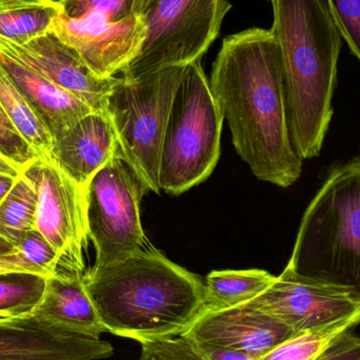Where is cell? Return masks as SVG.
Instances as JSON below:
<instances>
[{
    "label": "cell",
    "mask_w": 360,
    "mask_h": 360,
    "mask_svg": "<svg viewBox=\"0 0 360 360\" xmlns=\"http://www.w3.org/2000/svg\"><path fill=\"white\" fill-rule=\"evenodd\" d=\"M209 84L233 145L253 174L281 188L295 184L304 160L290 137L283 60L271 29L226 36Z\"/></svg>",
    "instance_id": "cell-1"
},
{
    "label": "cell",
    "mask_w": 360,
    "mask_h": 360,
    "mask_svg": "<svg viewBox=\"0 0 360 360\" xmlns=\"http://www.w3.org/2000/svg\"><path fill=\"white\" fill-rule=\"evenodd\" d=\"M84 283L107 333L139 344L182 335L205 310L200 277L149 247L95 264Z\"/></svg>",
    "instance_id": "cell-2"
},
{
    "label": "cell",
    "mask_w": 360,
    "mask_h": 360,
    "mask_svg": "<svg viewBox=\"0 0 360 360\" xmlns=\"http://www.w3.org/2000/svg\"><path fill=\"white\" fill-rule=\"evenodd\" d=\"M271 31L283 60L290 137L302 160L317 158L327 136L342 39L327 0H269Z\"/></svg>",
    "instance_id": "cell-3"
},
{
    "label": "cell",
    "mask_w": 360,
    "mask_h": 360,
    "mask_svg": "<svg viewBox=\"0 0 360 360\" xmlns=\"http://www.w3.org/2000/svg\"><path fill=\"white\" fill-rule=\"evenodd\" d=\"M285 268L360 297V158L328 175L302 216Z\"/></svg>",
    "instance_id": "cell-4"
},
{
    "label": "cell",
    "mask_w": 360,
    "mask_h": 360,
    "mask_svg": "<svg viewBox=\"0 0 360 360\" xmlns=\"http://www.w3.org/2000/svg\"><path fill=\"white\" fill-rule=\"evenodd\" d=\"M224 116L201 60L186 65L160 152V190L180 195L205 181L220 155Z\"/></svg>",
    "instance_id": "cell-5"
},
{
    "label": "cell",
    "mask_w": 360,
    "mask_h": 360,
    "mask_svg": "<svg viewBox=\"0 0 360 360\" xmlns=\"http://www.w3.org/2000/svg\"><path fill=\"white\" fill-rule=\"evenodd\" d=\"M184 69L165 68L134 78L120 76L105 108L120 154L155 193L160 192L162 141Z\"/></svg>",
    "instance_id": "cell-6"
},
{
    "label": "cell",
    "mask_w": 360,
    "mask_h": 360,
    "mask_svg": "<svg viewBox=\"0 0 360 360\" xmlns=\"http://www.w3.org/2000/svg\"><path fill=\"white\" fill-rule=\"evenodd\" d=\"M231 8L229 0H156L143 14L147 35L141 53L122 76L139 77L201 60Z\"/></svg>",
    "instance_id": "cell-7"
},
{
    "label": "cell",
    "mask_w": 360,
    "mask_h": 360,
    "mask_svg": "<svg viewBox=\"0 0 360 360\" xmlns=\"http://www.w3.org/2000/svg\"><path fill=\"white\" fill-rule=\"evenodd\" d=\"M149 191L122 155L112 158L86 186L89 239L95 264H114L151 247L141 219V201Z\"/></svg>",
    "instance_id": "cell-8"
},
{
    "label": "cell",
    "mask_w": 360,
    "mask_h": 360,
    "mask_svg": "<svg viewBox=\"0 0 360 360\" xmlns=\"http://www.w3.org/2000/svg\"><path fill=\"white\" fill-rule=\"evenodd\" d=\"M23 173L37 191L36 230L60 257L57 274L84 275L88 245L86 188L69 176L54 160L36 158ZM55 275V274H54Z\"/></svg>",
    "instance_id": "cell-9"
},
{
    "label": "cell",
    "mask_w": 360,
    "mask_h": 360,
    "mask_svg": "<svg viewBox=\"0 0 360 360\" xmlns=\"http://www.w3.org/2000/svg\"><path fill=\"white\" fill-rule=\"evenodd\" d=\"M241 306L266 313L300 333L359 311L360 297L285 268L260 295Z\"/></svg>",
    "instance_id": "cell-10"
},
{
    "label": "cell",
    "mask_w": 360,
    "mask_h": 360,
    "mask_svg": "<svg viewBox=\"0 0 360 360\" xmlns=\"http://www.w3.org/2000/svg\"><path fill=\"white\" fill-rule=\"evenodd\" d=\"M53 33L71 46L103 78L116 77L139 56L147 35L143 15L117 22L95 14L71 18L61 14Z\"/></svg>",
    "instance_id": "cell-11"
},
{
    "label": "cell",
    "mask_w": 360,
    "mask_h": 360,
    "mask_svg": "<svg viewBox=\"0 0 360 360\" xmlns=\"http://www.w3.org/2000/svg\"><path fill=\"white\" fill-rule=\"evenodd\" d=\"M113 353L109 342L57 327L33 313L0 319V360H99Z\"/></svg>",
    "instance_id": "cell-12"
},
{
    "label": "cell",
    "mask_w": 360,
    "mask_h": 360,
    "mask_svg": "<svg viewBox=\"0 0 360 360\" xmlns=\"http://www.w3.org/2000/svg\"><path fill=\"white\" fill-rule=\"evenodd\" d=\"M0 49L86 103L94 111L105 112L117 76L97 75L82 57L53 32L25 46L0 40Z\"/></svg>",
    "instance_id": "cell-13"
},
{
    "label": "cell",
    "mask_w": 360,
    "mask_h": 360,
    "mask_svg": "<svg viewBox=\"0 0 360 360\" xmlns=\"http://www.w3.org/2000/svg\"><path fill=\"white\" fill-rule=\"evenodd\" d=\"M295 334L283 321L266 313L238 306L203 311L182 335L260 359Z\"/></svg>",
    "instance_id": "cell-14"
},
{
    "label": "cell",
    "mask_w": 360,
    "mask_h": 360,
    "mask_svg": "<svg viewBox=\"0 0 360 360\" xmlns=\"http://www.w3.org/2000/svg\"><path fill=\"white\" fill-rule=\"evenodd\" d=\"M120 154L113 124L103 111L91 112L55 139L52 152L57 165L84 188L103 167Z\"/></svg>",
    "instance_id": "cell-15"
},
{
    "label": "cell",
    "mask_w": 360,
    "mask_h": 360,
    "mask_svg": "<svg viewBox=\"0 0 360 360\" xmlns=\"http://www.w3.org/2000/svg\"><path fill=\"white\" fill-rule=\"evenodd\" d=\"M0 65L37 110L55 139L94 111L86 103L0 49Z\"/></svg>",
    "instance_id": "cell-16"
},
{
    "label": "cell",
    "mask_w": 360,
    "mask_h": 360,
    "mask_svg": "<svg viewBox=\"0 0 360 360\" xmlns=\"http://www.w3.org/2000/svg\"><path fill=\"white\" fill-rule=\"evenodd\" d=\"M34 315L69 331L101 338L105 333L84 283V275L46 277L44 295Z\"/></svg>",
    "instance_id": "cell-17"
},
{
    "label": "cell",
    "mask_w": 360,
    "mask_h": 360,
    "mask_svg": "<svg viewBox=\"0 0 360 360\" xmlns=\"http://www.w3.org/2000/svg\"><path fill=\"white\" fill-rule=\"evenodd\" d=\"M61 14L54 0H0V40L25 46L52 32Z\"/></svg>",
    "instance_id": "cell-18"
},
{
    "label": "cell",
    "mask_w": 360,
    "mask_h": 360,
    "mask_svg": "<svg viewBox=\"0 0 360 360\" xmlns=\"http://www.w3.org/2000/svg\"><path fill=\"white\" fill-rule=\"evenodd\" d=\"M0 108L36 158L53 160L54 137L37 110L0 65Z\"/></svg>",
    "instance_id": "cell-19"
},
{
    "label": "cell",
    "mask_w": 360,
    "mask_h": 360,
    "mask_svg": "<svg viewBox=\"0 0 360 360\" xmlns=\"http://www.w3.org/2000/svg\"><path fill=\"white\" fill-rule=\"evenodd\" d=\"M275 277L258 269L212 271L205 277V310H222L247 304L260 295Z\"/></svg>",
    "instance_id": "cell-20"
},
{
    "label": "cell",
    "mask_w": 360,
    "mask_h": 360,
    "mask_svg": "<svg viewBox=\"0 0 360 360\" xmlns=\"http://www.w3.org/2000/svg\"><path fill=\"white\" fill-rule=\"evenodd\" d=\"M360 325V310L331 323L296 333L259 360H315L344 334Z\"/></svg>",
    "instance_id": "cell-21"
},
{
    "label": "cell",
    "mask_w": 360,
    "mask_h": 360,
    "mask_svg": "<svg viewBox=\"0 0 360 360\" xmlns=\"http://www.w3.org/2000/svg\"><path fill=\"white\" fill-rule=\"evenodd\" d=\"M37 191L25 173H20L10 192L0 202V238L17 247L36 230Z\"/></svg>",
    "instance_id": "cell-22"
},
{
    "label": "cell",
    "mask_w": 360,
    "mask_h": 360,
    "mask_svg": "<svg viewBox=\"0 0 360 360\" xmlns=\"http://www.w3.org/2000/svg\"><path fill=\"white\" fill-rule=\"evenodd\" d=\"M46 278L30 274L0 275V319L32 314L44 295Z\"/></svg>",
    "instance_id": "cell-23"
},
{
    "label": "cell",
    "mask_w": 360,
    "mask_h": 360,
    "mask_svg": "<svg viewBox=\"0 0 360 360\" xmlns=\"http://www.w3.org/2000/svg\"><path fill=\"white\" fill-rule=\"evenodd\" d=\"M59 4L63 14L71 18L95 14L111 22H117L145 14L150 0H63Z\"/></svg>",
    "instance_id": "cell-24"
},
{
    "label": "cell",
    "mask_w": 360,
    "mask_h": 360,
    "mask_svg": "<svg viewBox=\"0 0 360 360\" xmlns=\"http://www.w3.org/2000/svg\"><path fill=\"white\" fill-rule=\"evenodd\" d=\"M334 23L360 63V0H327Z\"/></svg>",
    "instance_id": "cell-25"
},
{
    "label": "cell",
    "mask_w": 360,
    "mask_h": 360,
    "mask_svg": "<svg viewBox=\"0 0 360 360\" xmlns=\"http://www.w3.org/2000/svg\"><path fill=\"white\" fill-rule=\"evenodd\" d=\"M15 249L23 259L42 271L46 277L60 272L59 254L37 230L30 232Z\"/></svg>",
    "instance_id": "cell-26"
},
{
    "label": "cell",
    "mask_w": 360,
    "mask_h": 360,
    "mask_svg": "<svg viewBox=\"0 0 360 360\" xmlns=\"http://www.w3.org/2000/svg\"><path fill=\"white\" fill-rule=\"evenodd\" d=\"M141 345L139 360H205L184 335Z\"/></svg>",
    "instance_id": "cell-27"
},
{
    "label": "cell",
    "mask_w": 360,
    "mask_h": 360,
    "mask_svg": "<svg viewBox=\"0 0 360 360\" xmlns=\"http://www.w3.org/2000/svg\"><path fill=\"white\" fill-rule=\"evenodd\" d=\"M0 153L25 169L36 155L0 108Z\"/></svg>",
    "instance_id": "cell-28"
},
{
    "label": "cell",
    "mask_w": 360,
    "mask_h": 360,
    "mask_svg": "<svg viewBox=\"0 0 360 360\" xmlns=\"http://www.w3.org/2000/svg\"><path fill=\"white\" fill-rule=\"evenodd\" d=\"M315 360H360V336L354 330L344 334Z\"/></svg>",
    "instance_id": "cell-29"
},
{
    "label": "cell",
    "mask_w": 360,
    "mask_h": 360,
    "mask_svg": "<svg viewBox=\"0 0 360 360\" xmlns=\"http://www.w3.org/2000/svg\"><path fill=\"white\" fill-rule=\"evenodd\" d=\"M8 274H30L44 278L46 277L42 271L23 259L16 249L13 253L0 255V275Z\"/></svg>",
    "instance_id": "cell-30"
},
{
    "label": "cell",
    "mask_w": 360,
    "mask_h": 360,
    "mask_svg": "<svg viewBox=\"0 0 360 360\" xmlns=\"http://www.w3.org/2000/svg\"><path fill=\"white\" fill-rule=\"evenodd\" d=\"M188 340L192 342L197 352L205 360H259L245 354V353L232 350V349L195 342V340H190V338H188Z\"/></svg>",
    "instance_id": "cell-31"
},
{
    "label": "cell",
    "mask_w": 360,
    "mask_h": 360,
    "mask_svg": "<svg viewBox=\"0 0 360 360\" xmlns=\"http://www.w3.org/2000/svg\"><path fill=\"white\" fill-rule=\"evenodd\" d=\"M23 169L6 156L0 153V174L8 175V176L18 177Z\"/></svg>",
    "instance_id": "cell-32"
},
{
    "label": "cell",
    "mask_w": 360,
    "mask_h": 360,
    "mask_svg": "<svg viewBox=\"0 0 360 360\" xmlns=\"http://www.w3.org/2000/svg\"><path fill=\"white\" fill-rule=\"evenodd\" d=\"M16 179L8 176V175L0 174V202L6 197V195L10 192L11 188L14 186Z\"/></svg>",
    "instance_id": "cell-33"
},
{
    "label": "cell",
    "mask_w": 360,
    "mask_h": 360,
    "mask_svg": "<svg viewBox=\"0 0 360 360\" xmlns=\"http://www.w3.org/2000/svg\"><path fill=\"white\" fill-rule=\"evenodd\" d=\"M15 251L14 245H11L8 241L4 239L0 238V255H4V254L13 253Z\"/></svg>",
    "instance_id": "cell-34"
},
{
    "label": "cell",
    "mask_w": 360,
    "mask_h": 360,
    "mask_svg": "<svg viewBox=\"0 0 360 360\" xmlns=\"http://www.w3.org/2000/svg\"><path fill=\"white\" fill-rule=\"evenodd\" d=\"M156 0H150V4H149V6H151L152 4H153V2H155Z\"/></svg>",
    "instance_id": "cell-35"
},
{
    "label": "cell",
    "mask_w": 360,
    "mask_h": 360,
    "mask_svg": "<svg viewBox=\"0 0 360 360\" xmlns=\"http://www.w3.org/2000/svg\"><path fill=\"white\" fill-rule=\"evenodd\" d=\"M54 1L60 2V1H63V0H54Z\"/></svg>",
    "instance_id": "cell-36"
}]
</instances>
